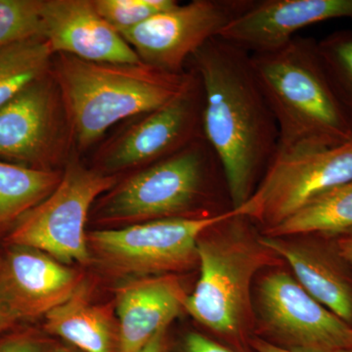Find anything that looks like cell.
Wrapping results in <instances>:
<instances>
[{
    "label": "cell",
    "instance_id": "cell-1",
    "mask_svg": "<svg viewBox=\"0 0 352 352\" xmlns=\"http://www.w3.org/2000/svg\"><path fill=\"white\" fill-rule=\"evenodd\" d=\"M189 61L203 87L204 136L221 163L232 208H239L276 156V120L244 48L215 36Z\"/></svg>",
    "mask_w": 352,
    "mask_h": 352
},
{
    "label": "cell",
    "instance_id": "cell-2",
    "mask_svg": "<svg viewBox=\"0 0 352 352\" xmlns=\"http://www.w3.org/2000/svg\"><path fill=\"white\" fill-rule=\"evenodd\" d=\"M251 59L276 120V156L321 151L352 140V120L324 68L316 39L295 36Z\"/></svg>",
    "mask_w": 352,
    "mask_h": 352
},
{
    "label": "cell",
    "instance_id": "cell-3",
    "mask_svg": "<svg viewBox=\"0 0 352 352\" xmlns=\"http://www.w3.org/2000/svg\"><path fill=\"white\" fill-rule=\"evenodd\" d=\"M283 261L261 241L256 226L232 208L198 240L200 277L184 311L208 331L242 349L254 332V279Z\"/></svg>",
    "mask_w": 352,
    "mask_h": 352
},
{
    "label": "cell",
    "instance_id": "cell-4",
    "mask_svg": "<svg viewBox=\"0 0 352 352\" xmlns=\"http://www.w3.org/2000/svg\"><path fill=\"white\" fill-rule=\"evenodd\" d=\"M51 76L56 82L71 139L85 150L113 124L163 107L184 91L193 78L149 65L95 63L58 54Z\"/></svg>",
    "mask_w": 352,
    "mask_h": 352
},
{
    "label": "cell",
    "instance_id": "cell-5",
    "mask_svg": "<svg viewBox=\"0 0 352 352\" xmlns=\"http://www.w3.org/2000/svg\"><path fill=\"white\" fill-rule=\"evenodd\" d=\"M219 179H226L221 163L203 138L116 185L102 200L98 217L131 226L223 214L228 210L220 208L214 191Z\"/></svg>",
    "mask_w": 352,
    "mask_h": 352
},
{
    "label": "cell",
    "instance_id": "cell-6",
    "mask_svg": "<svg viewBox=\"0 0 352 352\" xmlns=\"http://www.w3.org/2000/svg\"><path fill=\"white\" fill-rule=\"evenodd\" d=\"M232 210L210 217H175L87 234L91 256L112 274L132 278L176 275L198 265V240Z\"/></svg>",
    "mask_w": 352,
    "mask_h": 352
},
{
    "label": "cell",
    "instance_id": "cell-7",
    "mask_svg": "<svg viewBox=\"0 0 352 352\" xmlns=\"http://www.w3.org/2000/svg\"><path fill=\"white\" fill-rule=\"evenodd\" d=\"M117 178L69 161L61 182L9 231V245H25L60 263L85 265L92 261L85 224L94 201L116 186Z\"/></svg>",
    "mask_w": 352,
    "mask_h": 352
},
{
    "label": "cell",
    "instance_id": "cell-8",
    "mask_svg": "<svg viewBox=\"0 0 352 352\" xmlns=\"http://www.w3.org/2000/svg\"><path fill=\"white\" fill-rule=\"evenodd\" d=\"M254 332L284 349L352 351V326L309 295L293 274L272 268L252 291Z\"/></svg>",
    "mask_w": 352,
    "mask_h": 352
},
{
    "label": "cell",
    "instance_id": "cell-9",
    "mask_svg": "<svg viewBox=\"0 0 352 352\" xmlns=\"http://www.w3.org/2000/svg\"><path fill=\"white\" fill-rule=\"evenodd\" d=\"M352 179V140L321 151L276 156L237 214L263 233L308 203Z\"/></svg>",
    "mask_w": 352,
    "mask_h": 352
},
{
    "label": "cell",
    "instance_id": "cell-10",
    "mask_svg": "<svg viewBox=\"0 0 352 352\" xmlns=\"http://www.w3.org/2000/svg\"><path fill=\"white\" fill-rule=\"evenodd\" d=\"M254 3V0H194L157 14L120 34L143 63L171 74Z\"/></svg>",
    "mask_w": 352,
    "mask_h": 352
},
{
    "label": "cell",
    "instance_id": "cell-11",
    "mask_svg": "<svg viewBox=\"0 0 352 352\" xmlns=\"http://www.w3.org/2000/svg\"><path fill=\"white\" fill-rule=\"evenodd\" d=\"M69 140L61 95L51 72L0 107V157L4 159L51 170L66 154Z\"/></svg>",
    "mask_w": 352,
    "mask_h": 352
},
{
    "label": "cell",
    "instance_id": "cell-12",
    "mask_svg": "<svg viewBox=\"0 0 352 352\" xmlns=\"http://www.w3.org/2000/svg\"><path fill=\"white\" fill-rule=\"evenodd\" d=\"M191 71L193 78L182 94L106 144L99 153L104 170L113 173L151 166L205 138L203 87Z\"/></svg>",
    "mask_w": 352,
    "mask_h": 352
},
{
    "label": "cell",
    "instance_id": "cell-13",
    "mask_svg": "<svg viewBox=\"0 0 352 352\" xmlns=\"http://www.w3.org/2000/svg\"><path fill=\"white\" fill-rule=\"evenodd\" d=\"M83 281L78 271L50 254L10 245L0 256V314L11 325L45 316Z\"/></svg>",
    "mask_w": 352,
    "mask_h": 352
},
{
    "label": "cell",
    "instance_id": "cell-14",
    "mask_svg": "<svg viewBox=\"0 0 352 352\" xmlns=\"http://www.w3.org/2000/svg\"><path fill=\"white\" fill-rule=\"evenodd\" d=\"M340 18L352 21V0H254L219 36L251 54L270 52L308 25Z\"/></svg>",
    "mask_w": 352,
    "mask_h": 352
},
{
    "label": "cell",
    "instance_id": "cell-15",
    "mask_svg": "<svg viewBox=\"0 0 352 352\" xmlns=\"http://www.w3.org/2000/svg\"><path fill=\"white\" fill-rule=\"evenodd\" d=\"M43 38L53 53L95 63L138 64L140 58L90 0H43Z\"/></svg>",
    "mask_w": 352,
    "mask_h": 352
},
{
    "label": "cell",
    "instance_id": "cell-16",
    "mask_svg": "<svg viewBox=\"0 0 352 352\" xmlns=\"http://www.w3.org/2000/svg\"><path fill=\"white\" fill-rule=\"evenodd\" d=\"M261 241L289 264L310 296L352 326V270L330 237H270L261 233Z\"/></svg>",
    "mask_w": 352,
    "mask_h": 352
},
{
    "label": "cell",
    "instance_id": "cell-17",
    "mask_svg": "<svg viewBox=\"0 0 352 352\" xmlns=\"http://www.w3.org/2000/svg\"><path fill=\"white\" fill-rule=\"evenodd\" d=\"M188 294L177 275L132 278L116 291L119 352H141L184 311Z\"/></svg>",
    "mask_w": 352,
    "mask_h": 352
},
{
    "label": "cell",
    "instance_id": "cell-18",
    "mask_svg": "<svg viewBox=\"0 0 352 352\" xmlns=\"http://www.w3.org/2000/svg\"><path fill=\"white\" fill-rule=\"evenodd\" d=\"M44 328L82 352H119V325L108 305L92 302L82 282L66 302L45 315Z\"/></svg>",
    "mask_w": 352,
    "mask_h": 352
},
{
    "label": "cell",
    "instance_id": "cell-19",
    "mask_svg": "<svg viewBox=\"0 0 352 352\" xmlns=\"http://www.w3.org/2000/svg\"><path fill=\"white\" fill-rule=\"evenodd\" d=\"M352 231V179L308 203L270 231V237L318 235L333 237Z\"/></svg>",
    "mask_w": 352,
    "mask_h": 352
},
{
    "label": "cell",
    "instance_id": "cell-20",
    "mask_svg": "<svg viewBox=\"0 0 352 352\" xmlns=\"http://www.w3.org/2000/svg\"><path fill=\"white\" fill-rule=\"evenodd\" d=\"M63 173L0 162V232L10 231L21 217L56 189Z\"/></svg>",
    "mask_w": 352,
    "mask_h": 352
},
{
    "label": "cell",
    "instance_id": "cell-21",
    "mask_svg": "<svg viewBox=\"0 0 352 352\" xmlns=\"http://www.w3.org/2000/svg\"><path fill=\"white\" fill-rule=\"evenodd\" d=\"M53 55L50 43L41 38L0 48V107L28 85L48 75Z\"/></svg>",
    "mask_w": 352,
    "mask_h": 352
},
{
    "label": "cell",
    "instance_id": "cell-22",
    "mask_svg": "<svg viewBox=\"0 0 352 352\" xmlns=\"http://www.w3.org/2000/svg\"><path fill=\"white\" fill-rule=\"evenodd\" d=\"M319 55L352 120V31L340 30L317 41Z\"/></svg>",
    "mask_w": 352,
    "mask_h": 352
},
{
    "label": "cell",
    "instance_id": "cell-23",
    "mask_svg": "<svg viewBox=\"0 0 352 352\" xmlns=\"http://www.w3.org/2000/svg\"><path fill=\"white\" fill-rule=\"evenodd\" d=\"M43 0H0V48L43 38Z\"/></svg>",
    "mask_w": 352,
    "mask_h": 352
},
{
    "label": "cell",
    "instance_id": "cell-24",
    "mask_svg": "<svg viewBox=\"0 0 352 352\" xmlns=\"http://www.w3.org/2000/svg\"><path fill=\"white\" fill-rule=\"evenodd\" d=\"M97 12L120 34L134 29L157 14L170 10L175 0H94Z\"/></svg>",
    "mask_w": 352,
    "mask_h": 352
},
{
    "label": "cell",
    "instance_id": "cell-25",
    "mask_svg": "<svg viewBox=\"0 0 352 352\" xmlns=\"http://www.w3.org/2000/svg\"><path fill=\"white\" fill-rule=\"evenodd\" d=\"M54 344L38 333H13L0 339V352H53Z\"/></svg>",
    "mask_w": 352,
    "mask_h": 352
},
{
    "label": "cell",
    "instance_id": "cell-26",
    "mask_svg": "<svg viewBox=\"0 0 352 352\" xmlns=\"http://www.w3.org/2000/svg\"><path fill=\"white\" fill-rule=\"evenodd\" d=\"M176 352H235L200 333L189 332L182 338Z\"/></svg>",
    "mask_w": 352,
    "mask_h": 352
},
{
    "label": "cell",
    "instance_id": "cell-27",
    "mask_svg": "<svg viewBox=\"0 0 352 352\" xmlns=\"http://www.w3.org/2000/svg\"><path fill=\"white\" fill-rule=\"evenodd\" d=\"M330 238L340 256L346 261L352 270V231Z\"/></svg>",
    "mask_w": 352,
    "mask_h": 352
},
{
    "label": "cell",
    "instance_id": "cell-28",
    "mask_svg": "<svg viewBox=\"0 0 352 352\" xmlns=\"http://www.w3.org/2000/svg\"><path fill=\"white\" fill-rule=\"evenodd\" d=\"M168 329L160 331L141 352H170Z\"/></svg>",
    "mask_w": 352,
    "mask_h": 352
},
{
    "label": "cell",
    "instance_id": "cell-29",
    "mask_svg": "<svg viewBox=\"0 0 352 352\" xmlns=\"http://www.w3.org/2000/svg\"><path fill=\"white\" fill-rule=\"evenodd\" d=\"M250 344H251L254 351L258 352H302L284 349V347L276 346V344L267 342V340L261 339L259 337L252 338Z\"/></svg>",
    "mask_w": 352,
    "mask_h": 352
},
{
    "label": "cell",
    "instance_id": "cell-30",
    "mask_svg": "<svg viewBox=\"0 0 352 352\" xmlns=\"http://www.w3.org/2000/svg\"><path fill=\"white\" fill-rule=\"evenodd\" d=\"M11 324L4 318L3 315L0 314V333L2 331L6 330L7 328L10 327Z\"/></svg>",
    "mask_w": 352,
    "mask_h": 352
},
{
    "label": "cell",
    "instance_id": "cell-31",
    "mask_svg": "<svg viewBox=\"0 0 352 352\" xmlns=\"http://www.w3.org/2000/svg\"><path fill=\"white\" fill-rule=\"evenodd\" d=\"M53 352H76L71 351L69 349H67V347H55L54 351Z\"/></svg>",
    "mask_w": 352,
    "mask_h": 352
},
{
    "label": "cell",
    "instance_id": "cell-32",
    "mask_svg": "<svg viewBox=\"0 0 352 352\" xmlns=\"http://www.w3.org/2000/svg\"><path fill=\"white\" fill-rule=\"evenodd\" d=\"M340 352H352L351 351H340Z\"/></svg>",
    "mask_w": 352,
    "mask_h": 352
}]
</instances>
